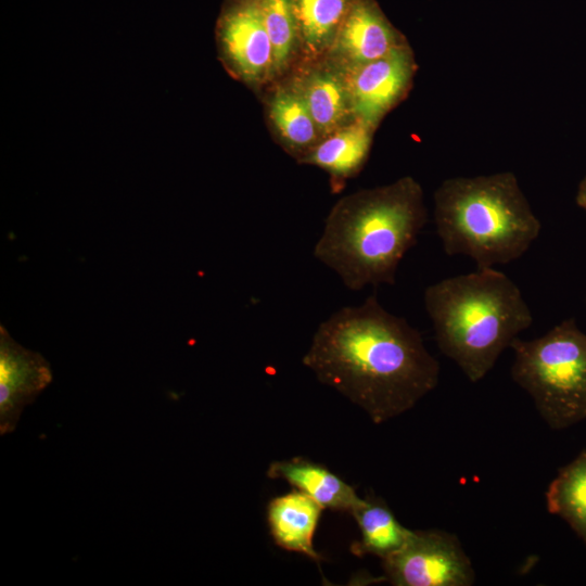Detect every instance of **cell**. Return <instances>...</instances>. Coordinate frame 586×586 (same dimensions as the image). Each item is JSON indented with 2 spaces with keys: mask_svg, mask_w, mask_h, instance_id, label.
<instances>
[{
  "mask_svg": "<svg viewBox=\"0 0 586 586\" xmlns=\"http://www.w3.org/2000/svg\"><path fill=\"white\" fill-rule=\"evenodd\" d=\"M302 362L375 424L413 408L436 387L441 371L421 333L375 294L323 320Z\"/></svg>",
  "mask_w": 586,
  "mask_h": 586,
  "instance_id": "obj_1",
  "label": "cell"
},
{
  "mask_svg": "<svg viewBox=\"0 0 586 586\" xmlns=\"http://www.w3.org/2000/svg\"><path fill=\"white\" fill-rule=\"evenodd\" d=\"M426 221L423 189L405 176L340 199L326 218L314 255L352 291L393 285L399 263Z\"/></svg>",
  "mask_w": 586,
  "mask_h": 586,
  "instance_id": "obj_2",
  "label": "cell"
},
{
  "mask_svg": "<svg viewBox=\"0 0 586 586\" xmlns=\"http://www.w3.org/2000/svg\"><path fill=\"white\" fill-rule=\"evenodd\" d=\"M298 50L305 61L322 58L331 47L354 0H291Z\"/></svg>",
  "mask_w": 586,
  "mask_h": 586,
  "instance_id": "obj_17",
  "label": "cell"
},
{
  "mask_svg": "<svg viewBox=\"0 0 586 586\" xmlns=\"http://www.w3.org/2000/svg\"><path fill=\"white\" fill-rule=\"evenodd\" d=\"M268 116L280 142L297 161L321 140L303 97L291 81L271 95Z\"/></svg>",
  "mask_w": 586,
  "mask_h": 586,
  "instance_id": "obj_15",
  "label": "cell"
},
{
  "mask_svg": "<svg viewBox=\"0 0 586 586\" xmlns=\"http://www.w3.org/2000/svg\"><path fill=\"white\" fill-rule=\"evenodd\" d=\"M575 201L577 206L586 212V177L579 182Z\"/></svg>",
  "mask_w": 586,
  "mask_h": 586,
  "instance_id": "obj_20",
  "label": "cell"
},
{
  "mask_svg": "<svg viewBox=\"0 0 586 586\" xmlns=\"http://www.w3.org/2000/svg\"><path fill=\"white\" fill-rule=\"evenodd\" d=\"M374 130L356 119L321 139L298 162L326 170L334 183L343 182L356 176L364 167Z\"/></svg>",
  "mask_w": 586,
  "mask_h": 586,
  "instance_id": "obj_14",
  "label": "cell"
},
{
  "mask_svg": "<svg viewBox=\"0 0 586 586\" xmlns=\"http://www.w3.org/2000/svg\"><path fill=\"white\" fill-rule=\"evenodd\" d=\"M340 71L348 89L355 118L377 128L383 117L408 94L417 63L408 44L378 60Z\"/></svg>",
  "mask_w": 586,
  "mask_h": 586,
  "instance_id": "obj_8",
  "label": "cell"
},
{
  "mask_svg": "<svg viewBox=\"0 0 586 586\" xmlns=\"http://www.w3.org/2000/svg\"><path fill=\"white\" fill-rule=\"evenodd\" d=\"M351 514L361 536L351 547L358 557L369 553L382 560L398 550L412 532L403 526L387 504L374 494L361 498Z\"/></svg>",
  "mask_w": 586,
  "mask_h": 586,
  "instance_id": "obj_16",
  "label": "cell"
},
{
  "mask_svg": "<svg viewBox=\"0 0 586 586\" xmlns=\"http://www.w3.org/2000/svg\"><path fill=\"white\" fill-rule=\"evenodd\" d=\"M222 65L235 79L258 88L275 75L272 47L257 0H226L216 24Z\"/></svg>",
  "mask_w": 586,
  "mask_h": 586,
  "instance_id": "obj_7",
  "label": "cell"
},
{
  "mask_svg": "<svg viewBox=\"0 0 586 586\" xmlns=\"http://www.w3.org/2000/svg\"><path fill=\"white\" fill-rule=\"evenodd\" d=\"M510 374L552 430L586 420V333L569 318L544 335L517 337Z\"/></svg>",
  "mask_w": 586,
  "mask_h": 586,
  "instance_id": "obj_5",
  "label": "cell"
},
{
  "mask_svg": "<svg viewBox=\"0 0 586 586\" xmlns=\"http://www.w3.org/2000/svg\"><path fill=\"white\" fill-rule=\"evenodd\" d=\"M269 36L275 75H282L298 51L297 26L291 0H257Z\"/></svg>",
  "mask_w": 586,
  "mask_h": 586,
  "instance_id": "obj_19",
  "label": "cell"
},
{
  "mask_svg": "<svg viewBox=\"0 0 586 586\" xmlns=\"http://www.w3.org/2000/svg\"><path fill=\"white\" fill-rule=\"evenodd\" d=\"M547 509L563 519L586 545V451L561 468L546 492Z\"/></svg>",
  "mask_w": 586,
  "mask_h": 586,
  "instance_id": "obj_18",
  "label": "cell"
},
{
  "mask_svg": "<svg viewBox=\"0 0 586 586\" xmlns=\"http://www.w3.org/2000/svg\"><path fill=\"white\" fill-rule=\"evenodd\" d=\"M290 81L303 97L321 139L356 120L345 79L326 58L305 61Z\"/></svg>",
  "mask_w": 586,
  "mask_h": 586,
  "instance_id": "obj_11",
  "label": "cell"
},
{
  "mask_svg": "<svg viewBox=\"0 0 586 586\" xmlns=\"http://www.w3.org/2000/svg\"><path fill=\"white\" fill-rule=\"evenodd\" d=\"M323 508L298 489L272 498L267 506V521L273 542L280 548L305 555L319 563L313 538Z\"/></svg>",
  "mask_w": 586,
  "mask_h": 586,
  "instance_id": "obj_12",
  "label": "cell"
},
{
  "mask_svg": "<svg viewBox=\"0 0 586 586\" xmlns=\"http://www.w3.org/2000/svg\"><path fill=\"white\" fill-rule=\"evenodd\" d=\"M433 201L444 252L470 257L477 269L520 258L540 233L542 224L511 171L448 178Z\"/></svg>",
  "mask_w": 586,
  "mask_h": 586,
  "instance_id": "obj_4",
  "label": "cell"
},
{
  "mask_svg": "<svg viewBox=\"0 0 586 586\" xmlns=\"http://www.w3.org/2000/svg\"><path fill=\"white\" fill-rule=\"evenodd\" d=\"M423 303L437 347L473 383L533 322L519 286L494 267L429 285Z\"/></svg>",
  "mask_w": 586,
  "mask_h": 586,
  "instance_id": "obj_3",
  "label": "cell"
},
{
  "mask_svg": "<svg viewBox=\"0 0 586 586\" xmlns=\"http://www.w3.org/2000/svg\"><path fill=\"white\" fill-rule=\"evenodd\" d=\"M266 474L286 481L323 509L352 513L361 499L353 486L327 467L303 457L272 461Z\"/></svg>",
  "mask_w": 586,
  "mask_h": 586,
  "instance_id": "obj_13",
  "label": "cell"
},
{
  "mask_svg": "<svg viewBox=\"0 0 586 586\" xmlns=\"http://www.w3.org/2000/svg\"><path fill=\"white\" fill-rule=\"evenodd\" d=\"M44 357L20 345L0 326V434L13 432L24 408L52 382Z\"/></svg>",
  "mask_w": 586,
  "mask_h": 586,
  "instance_id": "obj_10",
  "label": "cell"
},
{
  "mask_svg": "<svg viewBox=\"0 0 586 586\" xmlns=\"http://www.w3.org/2000/svg\"><path fill=\"white\" fill-rule=\"evenodd\" d=\"M383 579L394 586H471L472 562L459 538L442 530L412 531L406 543L382 559Z\"/></svg>",
  "mask_w": 586,
  "mask_h": 586,
  "instance_id": "obj_6",
  "label": "cell"
},
{
  "mask_svg": "<svg viewBox=\"0 0 586 586\" xmlns=\"http://www.w3.org/2000/svg\"><path fill=\"white\" fill-rule=\"evenodd\" d=\"M375 0H354L331 47L323 55L340 69L352 68L408 46Z\"/></svg>",
  "mask_w": 586,
  "mask_h": 586,
  "instance_id": "obj_9",
  "label": "cell"
}]
</instances>
